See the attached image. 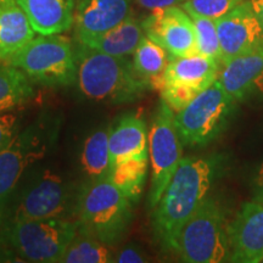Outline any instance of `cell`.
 I'll list each match as a JSON object with an SVG mask.
<instances>
[{"label":"cell","mask_w":263,"mask_h":263,"mask_svg":"<svg viewBox=\"0 0 263 263\" xmlns=\"http://www.w3.org/2000/svg\"><path fill=\"white\" fill-rule=\"evenodd\" d=\"M190 17L195 27L197 52L203 57L216 59L222 64L221 44H219L215 20L197 15H190Z\"/></svg>","instance_id":"26"},{"label":"cell","mask_w":263,"mask_h":263,"mask_svg":"<svg viewBox=\"0 0 263 263\" xmlns=\"http://www.w3.org/2000/svg\"><path fill=\"white\" fill-rule=\"evenodd\" d=\"M17 127V116L15 114H2L0 115V151L10 144L16 136Z\"/></svg>","instance_id":"29"},{"label":"cell","mask_w":263,"mask_h":263,"mask_svg":"<svg viewBox=\"0 0 263 263\" xmlns=\"http://www.w3.org/2000/svg\"><path fill=\"white\" fill-rule=\"evenodd\" d=\"M149 156L130 157L111 167L108 179L126 195L132 202L139 201L146 182Z\"/></svg>","instance_id":"22"},{"label":"cell","mask_w":263,"mask_h":263,"mask_svg":"<svg viewBox=\"0 0 263 263\" xmlns=\"http://www.w3.org/2000/svg\"><path fill=\"white\" fill-rule=\"evenodd\" d=\"M77 82L81 93L94 101L134 103L149 90L147 82L137 73L133 61L98 51L78 43Z\"/></svg>","instance_id":"2"},{"label":"cell","mask_w":263,"mask_h":263,"mask_svg":"<svg viewBox=\"0 0 263 263\" xmlns=\"http://www.w3.org/2000/svg\"><path fill=\"white\" fill-rule=\"evenodd\" d=\"M217 173V160L186 156L153 210V230L166 251H174L183 226L209 195Z\"/></svg>","instance_id":"1"},{"label":"cell","mask_w":263,"mask_h":263,"mask_svg":"<svg viewBox=\"0 0 263 263\" xmlns=\"http://www.w3.org/2000/svg\"><path fill=\"white\" fill-rule=\"evenodd\" d=\"M38 34H61L74 22L76 0H16Z\"/></svg>","instance_id":"16"},{"label":"cell","mask_w":263,"mask_h":263,"mask_svg":"<svg viewBox=\"0 0 263 263\" xmlns=\"http://www.w3.org/2000/svg\"><path fill=\"white\" fill-rule=\"evenodd\" d=\"M146 37L166 49L171 58H183L197 52L194 22L179 6L156 9L141 21Z\"/></svg>","instance_id":"11"},{"label":"cell","mask_w":263,"mask_h":263,"mask_svg":"<svg viewBox=\"0 0 263 263\" xmlns=\"http://www.w3.org/2000/svg\"><path fill=\"white\" fill-rule=\"evenodd\" d=\"M78 227L108 246L116 245L133 222V202L108 179H89L76 195Z\"/></svg>","instance_id":"3"},{"label":"cell","mask_w":263,"mask_h":263,"mask_svg":"<svg viewBox=\"0 0 263 263\" xmlns=\"http://www.w3.org/2000/svg\"><path fill=\"white\" fill-rule=\"evenodd\" d=\"M249 2L263 28V0H249Z\"/></svg>","instance_id":"32"},{"label":"cell","mask_w":263,"mask_h":263,"mask_svg":"<svg viewBox=\"0 0 263 263\" xmlns=\"http://www.w3.org/2000/svg\"><path fill=\"white\" fill-rule=\"evenodd\" d=\"M200 91L183 84H166L160 91L161 100L168 105L173 112H179L197 97Z\"/></svg>","instance_id":"28"},{"label":"cell","mask_w":263,"mask_h":263,"mask_svg":"<svg viewBox=\"0 0 263 263\" xmlns=\"http://www.w3.org/2000/svg\"><path fill=\"white\" fill-rule=\"evenodd\" d=\"M171 55L166 49L146 35L141 39L133 54V67L149 84L153 78L162 76L170 64Z\"/></svg>","instance_id":"25"},{"label":"cell","mask_w":263,"mask_h":263,"mask_svg":"<svg viewBox=\"0 0 263 263\" xmlns=\"http://www.w3.org/2000/svg\"><path fill=\"white\" fill-rule=\"evenodd\" d=\"M144 35L143 24L130 15L110 31L78 43L112 57L127 58L136 52Z\"/></svg>","instance_id":"20"},{"label":"cell","mask_w":263,"mask_h":263,"mask_svg":"<svg viewBox=\"0 0 263 263\" xmlns=\"http://www.w3.org/2000/svg\"><path fill=\"white\" fill-rule=\"evenodd\" d=\"M9 2H11V0H0V6L6 4V3H9Z\"/></svg>","instance_id":"37"},{"label":"cell","mask_w":263,"mask_h":263,"mask_svg":"<svg viewBox=\"0 0 263 263\" xmlns=\"http://www.w3.org/2000/svg\"><path fill=\"white\" fill-rule=\"evenodd\" d=\"M71 209L70 186L59 174L45 170L24 189L5 221L66 218Z\"/></svg>","instance_id":"10"},{"label":"cell","mask_w":263,"mask_h":263,"mask_svg":"<svg viewBox=\"0 0 263 263\" xmlns=\"http://www.w3.org/2000/svg\"><path fill=\"white\" fill-rule=\"evenodd\" d=\"M255 87H258L261 91H263V72L259 74V77L255 82Z\"/></svg>","instance_id":"35"},{"label":"cell","mask_w":263,"mask_h":263,"mask_svg":"<svg viewBox=\"0 0 263 263\" xmlns=\"http://www.w3.org/2000/svg\"><path fill=\"white\" fill-rule=\"evenodd\" d=\"M0 261H6V255L2 246H0Z\"/></svg>","instance_id":"36"},{"label":"cell","mask_w":263,"mask_h":263,"mask_svg":"<svg viewBox=\"0 0 263 263\" xmlns=\"http://www.w3.org/2000/svg\"><path fill=\"white\" fill-rule=\"evenodd\" d=\"M254 200H255V201H258V202H263V188L256 190Z\"/></svg>","instance_id":"34"},{"label":"cell","mask_w":263,"mask_h":263,"mask_svg":"<svg viewBox=\"0 0 263 263\" xmlns=\"http://www.w3.org/2000/svg\"><path fill=\"white\" fill-rule=\"evenodd\" d=\"M132 0H78L74 28L78 42L97 37L129 17Z\"/></svg>","instance_id":"14"},{"label":"cell","mask_w":263,"mask_h":263,"mask_svg":"<svg viewBox=\"0 0 263 263\" xmlns=\"http://www.w3.org/2000/svg\"><path fill=\"white\" fill-rule=\"evenodd\" d=\"M256 186H257V189L263 188V161L257 171V176H256Z\"/></svg>","instance_id":"33"},{"label":"cell","mask_w":263,"mask_h":263,"mask_svg":"<svg viewBox=\"0 0 263 263\" xmlns=\"http://www.w3.org/2000/svg\"><path fill=\"white\" fill-rule=\"evenodd\" d=\"M78 233L77 221L67 218L5 221L0 228V246L10 258L34 263L61 262Z\"/></svg>","instance_id":"4"},{"label":"cell","mask_w":263,"mask_h":263,"mask_svg":"<svg viewBox=\"0 0 263 263\" xmlns=\"http://www.w3.org/2000/svg\"><path fill=\"white\" fill-rule=\"evenodd\" d=\"M222 65L263 45V28L249 0L216 20Z\"/></svg>","instance_id":"12"},{"label":"cell","mask_w":263,"mask_h":263,"mask_svg":"<svg viewBox=\"0 0 263 263\" xmlns=\"http://www.w3.org/2000/svg\"><path fill=\"white\" fill-rule=\"evenodd\" d=\"M137 4L141 8L150 10L170 8V6H176L178 4H183L185 0H136Z\"/></svg>","instance_id":"31"},{"label":"cell","mask_w":263,"mask_h":263,"mask_svg":"<svg viewBox=\"0 0 263 263\" xmlns=\"http://www.w3.org/2000/svg\"><path fill=\"white\" fill-rule=\"evenodd\" d=\"M228 224L219 202L207 196L180 229L173 252L186 263L230 261Z\"/></svg>","instance_id":"5"},{"label":"cell","mask_w":263,"mask_h":263,"mask_svg":"<svg viewBox=\"0 0 263 263\" xmlns=\"http://www.w3.org/2000/svg\"><path fill=\"white\" fill-rule=\"evenodd\" d=\"M111 167L130 157L149 156V132L143 118L133 114L124 115L110 128Z\"/></svg>","instance_id":"15"},{"label":"cell","mask_w":263,"mask_h":263,"mask_svg":"<svg viewBox=\"0 0 263 263\" xmlns=\"http://www.w3.org/2000/svg\"><path fill=\"white\" fill-rule=\"evenodd\" d=\"M34 95L33 82L24 71L0 62V115L27 103Z\"/></svg>","instance_id":"21"},{"label":"cell","mask_w":263,"mask_h":263,"mask_svg":"<svg viewBox=\"0 0 263 263\" xmlns=\"http://www.w3.org/2000/svg\"><path fill=\"white\" fill-rule=\"evenodd\" d=\"M236 101L217 80L184 110L174 115V126L182 144L190 147L205 146L224 130Z\"/></svg>","instance_id":"8"},{"label":"cell","mask_w":263,"mask_h":263,"mask_svg":"<svg viewBox=\"0 0 263 263\" xmlns=\"http://www.w3.org/2000/svg\"><path fill=\"white\" fill-rule=\"evenodd\" d=\"M221 66L218 60L201 54L171 58L163 77L166 84L188 85L201 93L218 80Z\"/></svg>","instance_id":"17"},{"label":"cell","mask_w":263,"mask_h":263,"mask_svg":"<svg viewBox=\"0 0 263 263\" xmlns=\"http://www.w3.org/2000/svg\"><path fill=\"white\" fill-rule=\"evenodd\" d=\"M262 262H263V261H262Z\"/></svg>","instance_id":"38"},{"label":"cell","mask_w":263,"mask_h":263,"mask_svg":"<svg viewBox=\"0 0 263 263\" xmlns=\"http://www.w3.org/2000/svg\"><path fill=\"white\" fill-rule=\"evenodd\" d=\"M58 124L57 121H38L16 134L9 145L0 151V228L25 171L43 159L55 143Z\"/></svg>","instance_id":"7"},{"label":"cell","mask_w":263,"mask_h":263,"mask_svg":"<svg viewBox=\"0 0 263 263\" xmlns=\"http://www.w3.org/2000/svg\"><path fill=\"white\" fill-rule=\"evenodd\" d=\"M146 261L147 256L145 252L134 245L126 246L117 255L114 256V262L120 263H141Z\"/></svg>","instance_id":"30"},{"label":"cell","mask_w":263,"mask_h":263,"mask_svg":"<svg viewBox=\"0 0 263 263\" xmlns=\"http://www.w3.org/2000/svg\"><path fill=\"white\" fill-rule=\"evenodd\" d=\"M263 72V45L222 65L219 82L235 101L244 100Z\"/></svg>","instance_id":"18"},{"label":"cell","mask_w":263,"mask_h":263,"mask_svg":"<svg viewBox=\"0 0 263 263\" xmlns=\"http://www.w3.org/2000/svg\"><path fill=\"white\" fill-rule=\"evenodd\" d=\"M110 128H100L85 139L81 154L82 168L90 179L108 177L110 163Z\"/></svg>","instance_id":"23"},{"label":"cell","mask_w":263,"mask_h":263,"mask_svg":"<svg viewBox=\"0 0 263 263\" xmlns=\"http://www.w3.org/2000/svg\"><path fill=\"white\" fill-rule=\"evenodd\" d=\"M9 64L20 68L33 83L49 88L68 87L77 80V59L72 42L60 34H39Z\"/></svg>","instance_id":"6"},{"label":"cell","mask_w":263,"mask_h":263,"mask_svg":"<svg viewBox=\"0 0 263 263\" xmlns=\"http://www.w3.org/2000/svg\"><path fill=\"white\" fill-rule=\"evenodd\" d=\"M31 22L16 0L0 6V61H9L35 37Z\"/></svg>","instance_id":"19"},{"label":"cell","mask_w":263,"mask_h":263,"mask_svg":"<svg viewBox=\"0 0 263 263\" xmlns=\"http://www.w3.org/2000/svg\"><path fill=\"white\" fill-rule=\"evenodd\" d=\"M151 180L147 206L155 209L183 159L182 141L174 126V112L161 100L149 132Z\"/></svg>","instance_id":"9"},{"label":"cell","mask_w":263,"mask_h":263,"mask_svg":"<svg viewBox=\"0 0 263 263\" xmlns=\"http://www.w3.org/2000/svg\"><path fill=\"white\" fill-rule=\"evenodd\" d=\"M244 2L245 0H185L182 8L189 15L202 16L216 21Z\"/></svg>","instance_id":"27"},{"label":"cell","mask_w":263,"mask_h":263,"mask_svg":"<svg viewBox=\"0 0 263 263\" xmlns=\"http://www.w3.org/2000/svg\"><path fill=\"white\" fill-rule=\"evenodd\" d=\"M62 263H107L114 262L108 245L78 227L76 238L62 256Z\"/></svg>","instance_id":"24"},{"label":"cell","mask_w":263,"mask_h":263,"mask_svg":"<svg viewBox=\"0 0 263 263\" xmlns=\"http://www.w3.org/2000/svg\"><path fill=\"white\" fill-rule=\"evenodd\" d=\"M230 262L263 261V202H245L228 224Z\"/></svg>","instance_id":"13"}]
</instances>
